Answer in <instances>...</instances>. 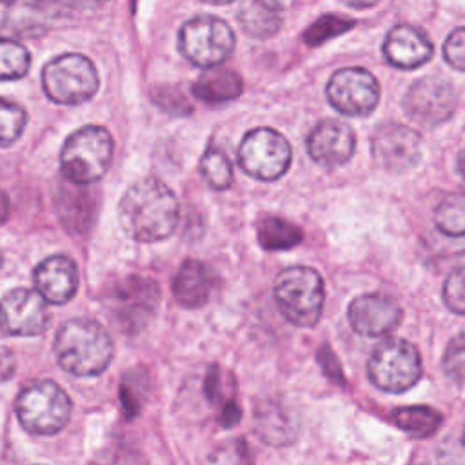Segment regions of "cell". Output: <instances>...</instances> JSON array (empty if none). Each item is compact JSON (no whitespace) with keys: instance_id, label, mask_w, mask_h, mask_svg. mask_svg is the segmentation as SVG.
I'll return each mask as SVG.
<instances>
[{"instance_id":"cell-2","label":"cell","mask_w":465,"mask_h":465,"mask_svg":"<svg viewBox=\"0 0 465 465\" xmlns=\"http://www.w3.org/2000/svg\"><path fill=\"white\" fill-rule=\"evenodd\" d=\"M54 356L74 376L102 374L113 360V341L105 327L89 318L65 322L54 336Z\"/></svg>"},{"instance_id":"cell-16","label":"cell","mask_w":465,"mask_h":465,"mask_svg":"<svg viewBox=\"0 0 465 465\" xmlns=\"http://www.w3.org/2000/svg\"><path fill=\"white\" fill-rule=\"evenodd\" d=\"M349 322L358 334L385 336L401 322V307L387 294H361L354 298L347 311Z\"/></svg>"},{"instance_id":"cell-26","label":"cell","mask_w":465,"mask_h":465,"mask_svg":"<svg viewBox=\"0 0 465 465\" xmlns=\"http://www.w3.org/2000/svg\"><path fill=\"white\" fill-rule=\"evenodd\" d=\"M256 231L260 245L267 251H285L298 245L303 240L300 227L276 216L263 218L258 223Z\"/></svg>"},{"instance_id":"cell-11","label":"cell","mask_w":465,"mask_h":465,"mask_svg":"<svg viewBox=\"0 0 465 465\" xmlns=\"http://www.w3.org/2000/svg\"><path fill=\"white\" fill-rule=\"evenodd\" d=\"M325 91L331 105L347 116H367L380 102V84L363 67L338 69Z\"/></svg>"},{"instance_id":"cell-6","label":"cell","mask_w":465,"mask_h":465,"mask_svg":"<svg viewBox=\"0 0 465 465\" xmlns=\"http://www.w3.org/2000/svg\"><path fill=\"white\" fill-rule=\"evenodd\" d=\"M423 367L418 349L401 338L380 341L369 356V380L385 392H403L418 383Z\"/></svg>"},{"instance_id":"cell-25","label":"cell","mask_w":465,"mask_h":465,"mask_svg":"<svg viewBox=\"0 0 465 465\" xmlns=\"http://www.w3.org/2000/svg\"><path fill=\"white\" fill-rule=\"evenodd\" d=\"M392 421L414 438H429L441 425V414L427 405H411L392 411Z\"/></svg>"},{"instance_id":"cell-15","label":"cell","mask_w":465,"mask_h":465,"mask_svg":"<svg viewBox=\"0 0 465 465\" xmlns=\"http://www.w3.org/2000/svg\"><path fill=\"white\" fill-rule=\"evenodd\" d=\"M356 149L354 131L341 120L325 118L307 136L309 156L325 167H338L351 160Z\"/></svg>"},{"instance_id":"cell-7","label":"cell","mask_w":465,"mask_h":465,"mask_svg":"<svg viewBox=\"0 0 465 465\" xmlns=\"http://www.w3.org/2000/svg\"><path fill=\"white\" fill-rule=\"evenodd\" d=\"M160 285L147 276H127L107 291V312L127 334L140 332L156 314Z\"/></svg>"},{"instance_id":"cell-20","label":"cell","mask_w":465,"mask_h":465,"mask_svg":"<svg viewBox=\"0 0 465 465\" xmlns=\"http://www.w3.org/2000/svg\"><path fill=\"white\" fill-rule=\"evenodd\" d=\"M51 4L35 2H0V38L24 36L35 38L47 31Z\"/></svg>"},{"instance_id":"cell-18","label":"cell","mask_w":465,"mask_h":465,"mask_svg":"<svg viewBox=\"0 0 465 465\" xmlns=\"http://www.w3.org/2000/svg\"><path fill=\"white\" fill-rule=\"evenodd\" d=\"M33 282L45 302L62 305L78 291V269L69 256L53 254L36 265Z\"/></svg>"},{"instance_id":"cell-12","label":"cell","mask_w":465,"mask_h":465,"mask_svg":"<svg viewBox=\"0 0 465 465\" xmlns=\"http://www.w3.org/2000/svg\"><path fill=\"white\" fill-rule=\"evenodd\" d=\"M456 105V89L441 76H423L416 80L403 98L405 113L423 127H436L447 122L454 114Z\"/></svg>"},{"instance_id":"cell-35","label":"cell","mask_w":465,"mask_h":465,"mask_svg":"<svg viewBox=\"0 0 465 465\" xmlns=\"http://www.w3.org/2000/svg\"><path fill=\"white\" fill-rule=\"evenodd\" d=\"M173 93H174V89H171V87H158V89H154L153 96H154V102L169 113H178V114L189 113L191 107L187 105L183 94H173Z\"/></svg>"},{"instance_id":"cell-9","label":"cell","mask_w":465,"mask_h":465,"mask_svg":"<svg viewBox=\"0 0 465 465\" xmlns=\"http://www.w3.org/2000/svg\"><path fill=\"white\" fill-rule=\"evenodd\" d=\"M236 38L227 22L213 15L189 18L178 33L180 53L194 65L213 69L234 49Z\"/></svg>"},{"instance_id":"cell-37","label":"cell","mask_w":465,"mask_h":465,"mask_svg":"<svg viewBox=\"0 0 465 465\" xmlns=\"http://www.w3.org/2000/svg\"><path fill=\"white\" fill-rule=\"evenodd\" d=\"M15 369H16V360L13 351L5 345H0V383L7 381L15 374Z\"/></svg>"},{"instance_id":"cell-28","label":"cell","mask_w":465,"mask_h":465,"mask_svg":"<svg viewBox=\"0 0 465 465\" xmlns=\"http://www.w3.org/2000/svg\"><path fill=\"white\" fill-rule=\"evenodd\" d=\"M200 171L203 180L216 191H225L232 185V165L218 147H209L202 154Z\"/></svg>"},{"instance_id":"cell-13","label":"cell","mask_w":465,"mask_h":465,"mask_svg":"<svg viewBox=\"0 0 465 465\" xmlns=\"http://www.w3.org/2000/svg\"><path fill=\"white\" fill-rule=\"evenodd\" d=\"M372 156L391 173L412 169L421 158V136L398 122H383L372 134Z\"/></svg>"},{"instance_id":"cell-19","label":"cell","mask_w":465,"mask_h":465,"mask_svg":"<svg viewBox=\"0 0 465 465\" xmlns=\"http://www.w3.org/2000/svg\"><path fill=\"white\" fill-rule=\"evenodd\" d=\"M218 274L200 260H185L173 278V296L187 309L203 307L216 289Z\"/></svg>"},{"instance_id":"cell-5","label":"cell","mask_w":465,"mask_h":465,"mask_svg":"<svg viewBox=\"0 0 465 465\" xmlns=\"http://www.w3.org/2000/svg\"><path fill=\"white\" fill-rule=\"evenodd\" d=\"M73 403L67 392L51 380L27 385L16 400V416L33 434L49 436L62 430L71 418Z\"/></svg>"},{"instance_id":"cell-29","label":"cell","mask_w":465,"mask_h":465,"mask_svg":"<svg viewBox=\"0 0 465 465\" xmlns=\"http://www.w3.org/2000/svg\"><path fill=\"white\" fill-rule=\"evenodd\" d=\"M31 65V56L25 45L0 38V80H18L25 76Z\"/></svg>"},{"instance_id":"cell-27","label":"cell","mask_w":465,"mask_h":465,"mask_svg":"<svg viewBox=\"0 0 465 465\" xmlns=\"http://www.w3.org/2000/svg\"><path fill=\"white\" fill-rule=\"evenodd\" d=\"M434 225L447 236H465V196L450 194L434 211Z\"/></svg>"},{"instance_id":"cell-36","label":"cell","mask_w":465,"mask_h":465,"mask_svg":"<svg viewBox=\"0 0 465 465\" xmlns=\"http://www.w3.org/2000/svg\"><path fill=\"white\" fill-rule=\"evenodd\" d=\"M436 456H438L440 465H465V445H463V441H460V443L445 441L438 449Z\"/></svg>"},{"instance_id":"cell-4","label":"cell","mask_w":465,"mask_h":465,"mask_svg":"<svg viewBox=\"0 0 465 465\" xmlns=\"http://www.w3.org/2000/svg\"><path fill=\"white\" fill-rule=\"evenodd\" d=\"M274 300L282 314L292 325L312 327L318 323L323 311V278L307 265L287 267L276 276Z\"/></svg>"},{"instance_id":"cell-39","label":"cell","mask_w":465,"mask_h":465,"mask_svg":"<svg viewBox=\"0 0 465 465\" xmlns=\"http://www.w3.org/2000/svg\"><path fill=\"white\" fill-rule=\"evenodd\" d=\"M9 209H11V205H9V196L0 189V225L7 220Z\"/></svg>"},{"instance_id":"cell-41","label":"cell","mask_w":465,"mask_h":465,"mask_svg":"<svg viewBox=\"0 0 465 465\" xmlns=\"http://www.w3.org/2000/svg\"><path fill=\"white\" fill-rule=\"evenodd\" d=\"M2 263H4V256H2V251H0V269H2Z\"/></svg>"},{"instance_id":"cell-8","label":"cell","mask_w":465,"mask_h":465,"mask_svg":"<svg viewBox=\"0 0 465 465\" xmlns=\"http://www.w3.org/2000/svg\"><path fill=\"white\" fill-rule=\"evenodd\" d=\"M42 85L53 102L78 105L98 91V73L87 56L65 53L44 65Z\"/></svg>"},{"instance_id":"cell-31","label":"cell","mask_w":465,"mask_h":465,"mask_svg":"<svg viewBox=\"0 0 465 465\" xmlns=\"http://www.w3.org/2000/svg\"><path fill=\"white\" fill-rule=\"evenodd\" d=\"M25 122L27 114L22 105L0 98V147L18 140Z\"/></svg>"},{"instance_id":"cell-40","label":"cell","mask_w":465,"mask_h":465,"mask_svg":"<svg viewBox=\"0 0 465 465\" xmlns=\"http://www.w3.org/2000/svg\"><path fill=\"white\" fill-rule=\"evenodd\" d=\"M458 171L465 178V149H461L458 154Z\"/></svg>"},{"instance_id":"cell-10","label":"cell","mask_w":465,"mask_h":465,"mask_svg":"<svg viewBox=\"0 0 465 465\" xmlns=\"http://www.w3.org/2000/svg\"><path fill=\"white\" fill-rule=\"evenodd\" d=\"M291 145L287 138L271 127L249 131L238 147L240 167L256 180H278L291 165Z\"/></svg>"},{"instance_id":"cell-1","label":"cell","mask_w":465,"mask_h":465,"mask_svg":"<svg viewBox=\"0 0 465 465\" xmlns=\"http://www.w3.org/2000/svg\"><path fill=\"white\" fill-rule=\"evenodd\" d=\"M122 229L136 242L165 240L178 225L180 207L174 193L158 178L133 183L118 203Z\"/></svg>"},{"instance_id":"cell-42","label":"cell","mask_w":465,"mask_h":465,"mask_svg":"<svg viewBox=\"0 0 465 465\" xmlns=\"http://www.w3.org/2000/svg\"><path fill=\"white\" fill-rule=\"evenodd\" d=\"M461 441H463V445H465V429H463V438H461Z\"/></svg>"},{"instance_id":"cell-3","label":"cell","mask_w":465,"mask_h":465,"mask_svg":"<svg viewBox=\"0 0 465 465\" xmlns=\"http://www.w3.org/2000/svg\"><path fill=\"white\" fill-rule=\"evenodd\" d=\"M114 140L102 125H84L62 145L60 169L67 182L87 185L98 182L111 165Z\"/></svg>"},{"instance_id":"cell-22","label":"cell","mask_w":465,"mask_h":465,"mask_svg":"<svg viewBox=\"0 0 465 465\" xmlns=\"http://www.w3.org/2000/svg\"><path fill=\"white\" fill-rule=\"evenodd\" d=\"M256 432L262 440H265L271 445H289L294 441L298 427L292 420L291 412L276 403V401H265L256 409Z\"/></svg>"},{"instance_id":"cell-23","label":"cell","mask_w":465,"mask_h":465,"mask_svg":"<svg viewBox=\"0 0 465 465\" xmlns=\"http://www.w3.org/2000/svg\"><path fill=\"white\" fill-rule=\"evenodd\" d=\"M243 82L232 69H207L193 84V93L207 104H222L240 96Z\"/></svg>"},{"instance_id":"cell-21","label":"cell","mask_w":465,"mask_h":465,"mask_svg":"<svg viewBox=\"0 0 465 465\" xmlns=\"http://www.w3.org/2000/svg\"><path fill=\"white\" fill-rule=\"evenodd\" d=\"M54 207L62 225L71 234H84L91 229L96 205L93 194L84 185L71 182L60 185L54 194Z\"/></svg>"},{"instance_id":"cell-30","label":"cell","mask_w":465,"mask_h":465,"mask_svg":"<svg viewBox=\"0 0 465 465\" xmlns=\"http://www.w3.org/2000/svg\"><path fill=\"white\" fill-rule=\"evenodd\" d=\"M354 25V20L341 16V15H334V13H327L323 16H320L318 20H314L307 31L303 33V40L309 45H320L327 40H331L332 36H338L345 31H349Z\"/></svg>"},{"instance_id":"cell-32","label":"cell","mask_w":465,"mask_h":465,"mask_svg":"<svg viewBox=\"0 0 465 465\" xmlns=\"http://www.w3.org/2000/svg\"><path fill=\"white\" fill-rule=\"evenodd\" d=\"M443 371L450 380L465 383V329L447 343L443 352Z\"/></svg>"},{"instance_id":"cell-33","label":"cell","mask_w":465,"mask_h":465,"mask_svg":"<svg viewBox=\"0 0 465 465\" xmlns=\"http://www.w3.org/2000/svg\"><path fill=\"white\" fill-rule=\"evenodd\" d=\"M443 302L456 314H465V265L449 272L443 283Z\"/></svg>"},{"instance_id":"cell-38","label":"cell","mask_w":465,"mask_h":465,"mask_svg":"<svg viewBox=\"0 0 465 465\" xmlns=\"http://www.w3.org/2000/svg\"><path fill=\"white\" fill-rule=\"evenodd\" d=\"M318 360L320 363L323 365L325 372L331 376V380H336V381H341V369L338 365V360L327 351V347H323L320 352H318Z\"/></svg>"},{"instance_id":"cell-24","label":"cell","mask_w":465,"mask_h":465,"mask_svg":"<svg viewBox=\"0 0 465 465\" xmlns=\"http://www.w3.org/2000/svg\"><path fill=\"white\" fill-rule=\"evenodd\" d=\"M282 4L272 2H245L240 5L238 22L249 36L269 38L278 33L282 25Z\"/></svg>"},{"instance_id":"cell-14","label":"cell","mask_w":465,"mask_h":465,"mask_svg":"<svg viewBox=\"0 0 465 465\" xmlns=\"http://www.w3.org/2000/svg\"><path fill=\"white\" fill-rule=\"evenodd\" d=\"M49 325L44 296L31 289H13L0 300V329L11 336H38Z\"/></svg>"},{"instance_id":"cell-34","label":"cell","mask_w":465,"mask_h":465,"mask_svg":"<svg viewBox=\"0 0 465 465\" xmlns=\"http://www.w3.org/2000/svg\"><path fill=\"white\" fill-rule=\"evenodd\" d=\"M445 62L456 69L465 71V27H456L443 44Z\"/></svg>"},{"instance_id":"cell-17","label":"cell","mask_w":465,"mask_h":465,"mask_svg":"<svg viewBox=\"0 0 465 465\" xmlns=\"http://www.w3.org/2000/svg\"><path fill=\"white\" fill-rule=\"evenodd\" d=\"M432 42L427 33L411 24L394 25L383 42L387 62L398 69H416L432 56Z\"/></svg>"}]
</instances>
